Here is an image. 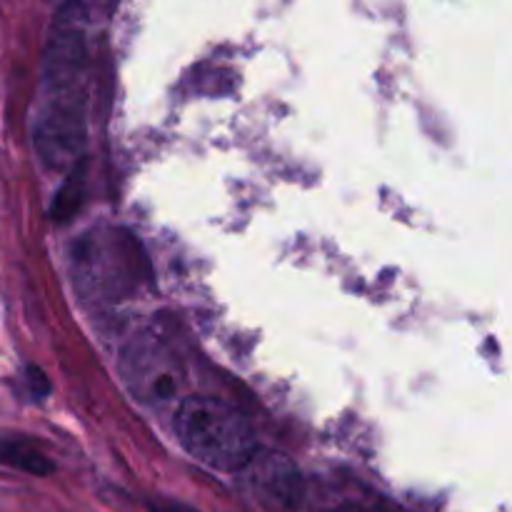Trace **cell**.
Wrapping results in <instances>:
<instances>
[{"label": "cell", "mask_w": 512, "mask_h": 512, "mask_svg": "<svg viewBox=\"0 0 512 512\" xmlns=\"http://www.w3.org/2000/svg\"><path fill=\"white\" fill-rule=\"evenodd\" d=\"M173 430L190 458L218 473L238 475L260 450L248 420L223 400L205 395L178 405Z\"/></svg>", "instance_id": "obj_1"}, {"label": "cell", "mask_w": 512, "mask_h": 512, "mask_svg": "<svg viewBox=\"0 0 512 512\" xmlns=\"http://www.w3.org/2000/svg\"><path fill=\"white\" fill-rule=\"evenodd\" d=\"M75 288L98 303H120L143 283L145 255L133 235L105 228L83 235L73 245Z\"/></svg>", "instance_id": "obj_2"}, {"label": "cell", "mask_w": 512, "mask_h": 512, "mask_svg": "<svg viewBox=\"0 0 512 512\" xmlns=\"http://www.w3.org/2000/svg\"><path fill=\"white\" fill-rule=\"evenodd\" d=\"M35 150L48 168H73L85 148L83 88L45 90L33 125Z\"/></svg>", "instance_id": "obj_3"}, {"label": "cell", "mask_w": 512, "mask_h": 512, "mask_svg": "<svg viewBox=\"0 0 512 512\" xmlns=\"http://www.w3.org/2000/svg\"><path fill=\"white\" fill-rule=\"evenodd\" d=\"M118 373L133 398L145 405L173 400L185 378L178 355L153 335L133 338L120 350Z\"/></svg>", "instance_id": "obj_4"}, {"label": "cell", "mask_w": 512, "mask_h": 512, "mask_svg": "<svg viewBox=\"0 0 512 512\" xmlns=\"http://www.w3.org/2000/svg\"><path fill=\"white\" fill-rule=\"evenodd\" d=\"M88 43H85V8L83 5H63L55 13L45 43L43 80L45 90L80 88L83 83Z\"/></svg>", "instance_id": "obj_5"}, {"label": "cell", "mask_w": 512, "mask_h": 512, "mask_svg": "<svg viewBox=\"0 0 512 512\" xmlns=\"http://www.w3.org/2000/svg\"><path fill=\"white\" fill-rule=\"evenodd\" d=\"M245 490L260 503L278 510H295L303 503L305 480L298 465L275 450H258L255 458L238 473Z\"/></svg>", "instance_id": "obj_6"}, {"label": "cell", "mask_w": 512, "mask_h": 512, "mask_svg": "<svg viewBox=\"0 0 512 512\" xmlns=\"http://www.w3.org/2000/svg\"><path fill=\"white\" fill-rule=\"evenodd\" d=\"M0 465L20 470L28 475H50L55 470L53 460L43 453L35 443L20 435H0Z\"/></svg>", "instance_id": "obj_7"}, {"label": "cell", "mask_w": 512, "mask_h": 512, "mask_svg": "<svg viewBox=\"0 0 512 512\" xmlns=\"http://www.w3.org/2000/svg\"><path fill=\"white\" fill-rule=\"evenodd\" d=\"M23 385L25 390H28V395L33 400H43L50 395V383L48 378H45V373L40 368H35V365H28L23 373Z\"/></svg>", "instance_id": "obj_8"}, {"label": "cell", "mask_w": 512, "mask_h": 512, "mask_svg": "<svg viewBox=\"0 0 512 512\" xmlns=\"http://www.w3.org/2000/svg\"><path fill=\"white\" fill-rule=\"evenodd\" d=\"M150 512H195L190 505L183 503H170V500H158V503L150 505Z\"/></svg>", "instance_id": "obj_9"}, {"label": "cell", "mask_w": 512, "mask_h": 512, "mask_svg": "<svg viewBox=\"0 0 512 512\" xmlns=\"http://www.w3.org/2000/svg\"><path fill=\"white\" fill-rule=\"evenodd\" d=\"M333 512H388L380 508H370V505H343V508L333 510Z\"/></svg>", "instance_id": "obj_10"}]
</instances>
